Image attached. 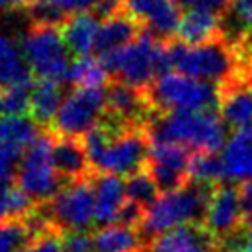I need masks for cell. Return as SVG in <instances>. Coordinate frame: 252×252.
I'll return each mask as SVG.
<instances>
[{
  "instance_id": "1",
  "label": "cell",
  "mask_w": 252,
  "mask_h": 252,
  "mask_svg": "<svg viewBox=\"0 0 252 252\" xmlns=\"http://www.w3.org/2000/svg\"><path fill=\"white\" fill-rule=\"evenodd\" d=\"M146 127L151 142L182 144L191 151L217 153L226 144V124L217 109L155 111Z\"/></svg>"
},
{
  "instance_id": "2",
  "label": "cell",
  "mask_w": 252,
  "mask_h": 252,
  "mask_svg": "<svg viewBox=\"0 0 252 252\" xmlns=\"http://www.w3.org/2000/svg\"><path fill=\"white\" fill-rule=\"evenodd\" d=\"M168 50L173 68L203 81L223 85L245 74L238 48L224 37L204 44H186L171 37Z\"/></svg>"
},
{
  "instance_id": "3",
  "label": "cell",
  "mask_w": 252,
  "mask_h": 252,
  "mask_svg": "<svg viewBox=\"0 0 252 252\" xmlns=\"http://www.w3.org/2000/svg\"><path fill=\"white\" fill-rule=\"evenodd\" d=\"M112 77L122 79L136 89L147 91L157 77L173 68L168 50V39H158L144 28L140 35L124 48L99 57Z\"/></svg>"
},
{
  "instance_id": "4",
  "label": "cell",
  "mask_w": 252,
  "mask_h": 252,
  "mask_svg": "<svg viewBox=\"0 0 252 252\" xmlns=\"http://www.w3.org/2000/svg\"><path fill=\"white\" fill-rule=\"evenodd\" d=\"M216 184L189 181L173 191L160 193L146 212V219L140 224V234L146 243L166 230L186 223H203Z\"/></svg>"
},
{
  "instance_id": "5",
  "label": "cell",
  "mask_w": 252,
  "mask_h": 252,
  "mask_svg": "<svg viewBox=\"0 0 252 252\" xmlns=\"http://www.w3.org/2000/svg\"><path fill=\"white\" fill-rule=\"evenodd\" d=\"M149 103L157 112L182 109H217L219 87L182 72H166L147 89Z\"/></svg>"
},
{
  "instance_id": "6",
  "label": "cell",
  "mask_w": 252,
  "mask_h": 252,
  "mask_svg": "<svg viewBox=\"0 0 252 252\" xmlns=\"http://www.w3.org/2000/svg\"><path fill=\"white\" fill-rule=\"evenodd\" d=\"M33 76L39 79L66 81L70 72V50L66 46L61 28L57 24L32 22L21 41Z\"/></svg>"
},
{
  "instance_id": "7",
  "label": "cell",
  "mask_w": 252,
  "mask_h": 252,
  "mask_svg": "<svg viewBox=\"0 0 252 252\" xmlns=\"http://www.w3.org/2000/svg\"><path fill=\"white\" fill-rule=\"evenodd\" d=\"M52 133H41L24 153L15 175V182L35 203H46L64 186V179L52 162Z\"/></svg>"
},
{
  "instance_id": "8",
  "label": "cell",
  "mask_w": 252,
  "mask_h": 252,
  "mask_svg": "<svg viewBox=\"0 0 252 252\" xmlns=\"http://www.w3.org/2000/svg\"><path fill=\"white\" fill-rule=\"evenodd\" d=\"M94 177L64 182V186L44 203L52 221L63 232H87L96 224Z\"/></svg>"
},
{
  "instance_id": "9",
  "label": "cell",
  "mask_w": 252,
  "mask_h": 252,
  "mask_svg": "<svg viewBox=\"0 0 252 252\" xmlns=\"http://www.w3.org/2000/svg\"><path fill=\"white\" fill-rule=\"evenodd\" d=\"M107 111V92L103 87L83 89L76 87L63 99L56 118L50 126V133L83 136L94 126H98Z\"/></svg>"
},
{
  "instance_id": "10",
  "label": "cell",
  "mask_w": 252,
  "mask_h": 252,
  "mask_svg": "<svg viewBox=\"0 0 252 252\" xmlns=\"http://www.w3.org/2000/svg\"><path fill=\"white\" fill-rule=\"evenodd\" d=\"M149 149H151V138L147 133V127H127L114 134L99 162L98 171L129 177L131 173L140 171L147 166Z\"/></svg>"
},
{
  "instance_id": "11",
  "label": "cell",
  "mask_w": 252,
  "mask_h": 252,
  "mask_svg": "<svg viewBox=\"0 0 252 252\" xmlns=\"http://www.w3.org/2000/svg\"><path fill=\"white\" fill-rule=\"evenodd\" d=\"M193 151L173 142H151L147 169L151 171L160 193L173 191L189 182V160Z\"/></svg>"
},
{
  "instance_id": "12",
  "label": "cell",
  "mask_w": 252,
  "mask_h": 252,
  "mask_svg": "<svg viewBox=\"0 0 252 252\" xmlns=\"http://www.w3.org/2000/svg\"><path fill=\"white\" fill-rule=\"evenodd\" d=\"M203 224L219 243L232 238L238 232L245 230L247 226L239 188H236L234 184H223V182L216 184Z\"/></svg>"
},
{
  "instance_id": "13",
  "label": "cell",
  "mask_w": 252,
  "mask_h": 252,
  "mask_svg": "<svg viewBox=\"0 0 252 252\" xmlns=\"http://www.w3.org/2000/svg\"><path fill=\"white\" fill-rule=\"evenodd\" d=\"M122 9L164 41L175 37L182 19L175 0H122Z\"/></svg>"
},
{
  "instance_id": "14",
  "label": "cell",
  "mask_w": 252,
  "mask_h": 252,
  "mask_svg": "<svg viewBox=\"0 0 252 252\" xmlns=\"http://www.w3.org/2000/svg\"><path fill=\"white\" fill-rule=\"evenodd\" d=\"M107 112L126 126H147L153 114V107L147 98V91L136 89L122 79L107 83Z\"/></svg>"
},
{
  "instance_id": "15",
  "label": "cell",
  "mask_w": 252,
  "mask_h": 252,
  "mask_svg": "<svg viewBox=\"0 0 252 252\" xmlns=\"http://www.w3.org/2000/svg\"><path fill=\"white\" fill-rule=\"evenodd\" d=\"M147 252H221V247L203 223H186L153 238Z\"/></svg>"
},
{
  "instance_id": "16",
  "label": "cell",
  "mask_w": 252,
  "mask_h": 252,
  "mask_svg": "<svg viewBox=\"0 0 252 252\" xmlns=\"http://www.w3.org/2000/svg\"><path fill=\"white\" fill-rule=\"evenodd\" d=\"M52 140V162L57 173L66 182L87 179L96 175L91 157L81 136H68V134H54Z\"/></svg>"
},
{
  "instance_id": "17",
  "label": "cell",
  "mask_w": 252,
  "mask_h": 252,
  "mask_svg": "<svg viewBox=\"0 0 252 252\" xmlns=\"http://www.w3.org/2000/svg\"><path fill=\"white\" fill-rule=\"evenodd\" d=\"M219 87L217 111L228 127H243L252 124V83L243 76Z\"/></svg>"
},
{
  "instance_id": "18",
  "label": "cell",
  "mask_w": 252,
  "mask_h": 252,
  "mask_svg": "<svg viewBox=\"0 0 252 252\" xmlns=\"http://www.w3.org/2000/svg\"><path fill=\"white\" fill-rule=\"evenodd\" d=\"M142 30L144 26L140 22L133 19L129 13H126L124 9H120L118 13L107 17L101 22L98 37H96V44H94L96 56L103 57L114 50L124 48L140 35Z\"/></svg>"
},
{
  "instance_id": "19",
  "label": "cell",
  "mask_w": 252,
  "mask_h": 252,
  "mask_svg": "<svg viewBox=\"0 0 252 252\" xmlns=\"http://www.w3.org/2000/svg\"><path fill=\"white\" fill-rule=\"evenodd\" d=\"M126 201V182L116 173L98 171L94 177V210L96 224L116 223L118 212Z\"/></svg>"
},
{
  "instance_id": "20",
  "label": "cell",
  "mask_w": 252,
  "mask_h": 252,
  "mask_svg": "<svg viewBox=\"0 0 252 252\" xmlns=\"http://www.w3.org/2000/svg\"><path fill=\"white\" fill-rule=\"evenodd\" d=\"M221 157L228 181H252V124L234 131Z\"/></svg>"
},
{
  "instance_id": "21",
  "label": "cell",
  "mask_w": 252,
  "mask_h": 252,
  "mask_svg": "<svg viewBox=\"0 0 252 252\" xmlns=\"http://www.w3.org/2000/svg\"><path fill=\"white\" fill-rule=\"evenodd\" d=\"M177 35L186 44H204L224 37L223 17L201 7H189L182 13Z\"/></svg>"
},
{
  "instance_id": "22",
  "label": "cell",
  "mask_w": 252,
  "mask_h": 252,
  "mask_svg": "<svg viewBox=\"0 0 252 252\" xmlns=\"http://www.w3.org/2000/svg\"><path fill=\"white\" fill-rule=\"evenodd\" d=\"M99 26L101 24L94 11H77L64 19L61 24V32H63L66 46L74 56H91L96 44Z\"/></svg>"
},
{
  "instance_id": "23",
  "label": "cell",
  "mask_w": 252,
  "mask_h": 252,
  "mask_svg": "<svg viewBox=\"0 0 252 252\" xmlns=\"http://www.w3.org/2000/svg\"><path fill=\"white\" fill-rule=\"evenodd\" d=\"M92 236L99 252H147V243L140 230L126 224H105Z\"/></svg>"
},
{
  "instance_id": "24",
  "label": "cell",
  "mask_w": 252,
  "mask_h": 252,
  "mask_svg": "<svg viewBox=\"0 0 252 252\" xmlns=\"http://www.w3.org/2000/svg\"><path fill=\"white\" fill-rule=\"evenodd\" d=\"M63 87L61 81L54 79H39L33 85L32 101H30V116L41 127L52 126L59 107L63 103Z\"/></svg>"
},
{
  "instance_id": "25",
  "label": "cell",
  "mask_w": 252,
  "mask_h": 252,
  "mask_svg": "<svg viewBox=\"0 0 252 252\" xmlns=\"http://www.w3.org/2000/svg\"><path fill=\"white\" fill-rule=\"evenodd\" d=\"M22 46L11 37L0 33V87H9L15 83L33 79Z\"/></svg>"
},
{
  "instance_id": "26",
  "label": "cell",
  "mask_w": 252,
  "mask_h": 252,
  "mask_svg": "<svg viewBox=\"0 0 252 252\" xmlns=\"http://www.w3.org/2000/svg\"><path fill=\"white\" fill-rule=\"evenodd\" d=\"M66 81H70L74 87L98 89L111 81V74L99 57L81 56L72 63Z\"/></svg>"
},
{
  "instance_id": "27",
  "label": "cell",
  "mask_w": 252,
  "mask_h": 252,
  "mask_svg": "<svg viewBox=\"0 0 252 252\" xmlns=\"http://www.w3.org/2000/svg\"><path fill=\"white\" fill-rule=\"evenodd\" d=\"M42 127L35 120L26 118L24 114H4L0 118V142L28 147L41 134Z\"/></svg>"
},
{
  "instance_id": "28",
  "label": "cell",
  "mask_w": 252,
  "mask_h": 252,
  "mask_svg": "<svg viewBox=\"0 0 252 252\" xmlns=\"http://www.w3.org/2000/svg\"><path fill=\"white\" fill-rule=\"evenodd\" d=\"M226 179L223 157L212 151H193L189 160V181L219 184Z\"/></svg>"
},
{
  "instance_id": "29",
  "label": "cell",
  "mask_w": 252,
  "mask_h": 252,
  "mask_svg": "<svg viewBox=\"0 0 252 252\" xmlns=\"http://www.w3.org/2000/svg\"><path fill=\"white\" fill-rule=\"evenodd\" d=\"M126 195L127 199H133L136 203L144 204L146 208H149L151 204L158 199L160 189L157 186L151 171L147 169V166L140 171H134L127 177L126 181Z\"/></svg>"
},
{
  "instance_id": "30",
  "label": "cell",
  "mask_w": 252,
  "mask_h": 252,
  "mask_svg": "<svg viewBox=\"0 0 252 252\" xmlns=\"http://www.w3.org/2000/svg\"><path fill=\"white\" fill-rule=\"evenodd\" d=\"M32 241L24 217H6L0 223V252H21Z\"/></svg>"
},
{
  "instance_id": "31",
  "label": "cell",
  "mask_w": 252,
  "mask_h": 252,
  "mask_svg": "<svg viewBox=\"0 0 252 252\" xmlns=\"http://www.w3.org/2000/svg\"><path fill=\"white\" fill-rule=\"evenodd\" d=\"M33 79L4 87L0 96V112L2 114H26L30 111L32 92H33Z\"/></svg>"
},
{
  "instance_id": "32",
  "label": "cell",
  "mask_w": 252,
  "mask_h": 252,
  "mask_svg": "<svg viewBox=\"0 0 252 252\" xmlns=\"http://www.w3.org/2000/svg\"><path fill=\"white\" fill-rule=\"evenodd\" d=\"M22 151L24 147H19L15 144L0 142V186H6L15 181L17 166L21 164Z\"/></svg>"
},
{
  "instance_id": "33",
  "label": "cell",
  "mask_w": 252,
  "mask_h": 252,
  "mask_svg": "<svg viewBox=\"0 0 252 252\" xmlns=\"http://www.w3.org/2000/svg\"><path fill=\"white\" fill-rule=\"evenodd\" d=\"M63 236L64 232L59 228L44 232L32 239L21 252H63Z\"/></svg>"
},
{
  "instance_id": "34",
  "label": "cell",
  "mask_w": 252,
  "mask_h": 252,
  "mask_svg": "<svg viewBox=\"0 0 252 252\" xmlns=\"http://www.w3.org/2000/svg\"><path fill=\"white\" fill-rule=\"evenodd\" d=\"M146 212H147V208L144 204L136 203L133 199H126L118 212L116 223L131 226V228H140V224L144 223V219H146Z\"/></svg>"
},
{
  "instance_id": "35",
  "label": "cell",
  "mask_w": 252,
  "mask_h": 252,
  "mask_svg": "<svg viewBox=\"0 0 252 252\" xmlns=\"http://www.w3.org/2000/svg\"><path fill=\"white\" fill-rule=\"evenodd\" d=\"M96 249L94 236L87 232H64L63 252H92Z\"/></svg>"
},
{
  "instance_id": "36",
  "label": "cell",
  "mask_w": 252,
  "mask_h": 252,
  "mask_svg": "<svg viewBox=\"0 0 252 252\" xmlns=\"http://www.w3.org/2000/svg\"><path fill=\"white\" fill-rule=\"evenodd\" d=\"M181 7H201V9H208L212 13L224 17V15L234 7L236 0H175Z\"/></svg>"
},
{
  "instance_id": "37",
  "label": "cell",
  "mask_w": 252,
  "mask_h": 252,
  "mask_svg": "<svg viewBox=\"0 0 252 252\" xmlns=\"http://www.w3.org/2000/svg\"><path fill=\"white\" fill-rule=\"evenodd\" d=\"M48 2L59 7L63 13L70 15L77 11H92L99 0H48Z\"/></svg>"
},
{
  "instance_id": "38",
  "label": "cell",
  "mask_w": 252,
  "mask_h": 252,
  "mask_svg": "<svg viewBox=\"0 0 252 252\" xmlns=\"http://www.w3.org/2000/svg\"><path fill=\"white\" fill-rule=\"evenodd\" d=\"M241 195V206H243V217L245 226H252V181H243L239 186Z\"/></svg>"
},
{
  "instance_id": "39",
  "label": "cell",
  "mask_w": 252,
  "mask_h": 252,
  "mask_svg": "<svg viewBox=\"0 0 252 252\" xmlns=\"http://www.w3.org/2000/svg\"><path fill=\"white\" fill-rule=\"evenodd\" d=\"M234 13L239 19V22L245 26L247 32L252 33V0H236Z\"/></svg>"
},
{
  "instance_id": "40",
  "label": "cell",
  "mask_w": 252,
  "mask_h": 252,
  "mask_svg": "<svg viewBox=\"0 0 252 252\" xmlns=\"http://www.w3.org/2000/svg\"><path fill=\"white\" fill-rule=\"evenodd\" d=\"M239 252H252V226H247L241 239V251Z\"/></svg>"
},
{
  "instance_id": "41",
  "label": "cell",
  "mask_w": 252,
  "mask_h": 252,
  "mask_svg": "<svg viewBox=\"0 0 252 252\" xmlns=\"http://www.w3.org/2000/svg\"><path fill=\"white\" fill-rule=\"evenodd\" d=\"M35 0H7L9 9H19V11H26Z\"/></svg>"
},
{
  "instance_id": "42",
  "label": "cell",
  "mask_w": 252,
  "mask_h": 252,
  "mask_svg": "<svg viewBox=\"0 0 252 252\" xmlns=\"http://www.w3.org/2000/svg\"><path fill=\"white\" fill-rule=\"evenodd\" d=\"M243 68H245V76L249 77V81L252 83V61H249V63L243 64Z\"/></svg>"
},
{
  "instance_id": "43",
  "label": "cell",
  "mask_w": 252,
  "mask_h": 252,
  "mask_svg": "<svg viewBox=\"0 0 252 252\" xmlns=\"http://www.w3.org/2000/svg\"><path fill=\"white\" fill-rule=\"evenodd\" d=\"M4 9H9V4H7V0H0V11H4Z\"/></svg>"
},
{
  "instance_id": "44",
  "label": "cell",
  "mask_w": 252,
  "mask_h": 252,
  "mask_svg": "<svg viewBox=\"0 0 252 252\" xmlns=\"http://www.w3.org/2000/svg\"><path fill=\"white\" fill-rule=\"evenodd\" d=\"M0 96H2V91H0Z\"/></svg>"
}]
</instances>
